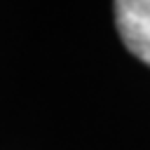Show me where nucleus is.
I'll return each mask as SVG.
<instances>
[{"label":"nucleus","instance_id":"obj_1","mask_svg":"<svg viewBox=\"0 0 150 150\" xmlns=\"http://www.w3.org/2000/svg\"><path fill=\"white\" fill-rule=\"evenodd\" d=\"M115 21L124 47L150 66V0L115 2Z\"/></svg>","mask_w":150,"mask_h":150}]
</instances>
